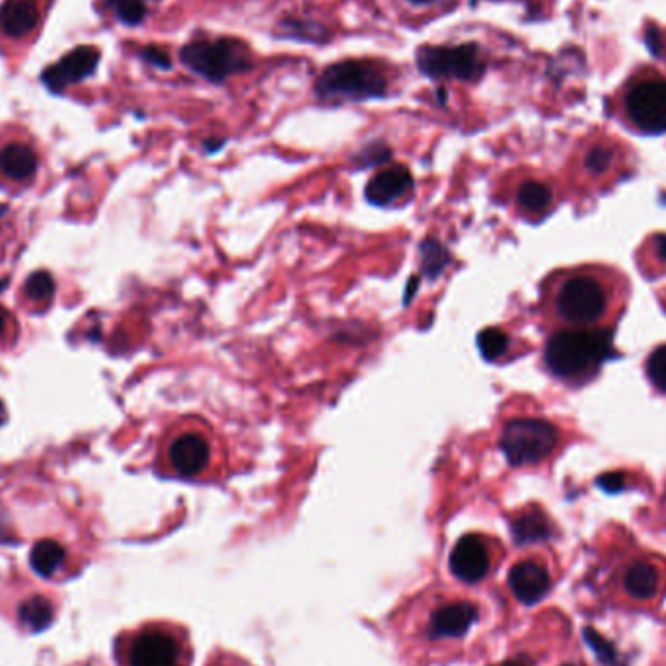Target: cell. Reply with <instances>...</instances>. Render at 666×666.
<instances>
[{"instance_id":"cell-1","label":"cell","mask_w":666,"mask_h":666,"mask_svg":"<svg viewBox=\"0 0 666 666\" xmlns=\"http://www.w3.org/2000/svg\"><path fill=\"white\" fill-rule=\"evenodd\" d=\"M629 296L624 273L585 263L554 273L544 285V318L559 330H614Z\"/></svg>"},{"instance_id":"cell-2","label":"cell","mask_w":666,"mask_h":666,"mask_svg":"<svg viewBox=\"0 0 666 666\" xmlns=\"http://www.w3.org/2000/svg\"><path fill=\"white\" fill-rule=\"evenodd\" d=\"M614 353V330H559L544 349L548 372L569 384L585 386Z\"/></svg>"},{"instance_id":"cell-3","label":"cell","mask_w":666,"mask_h":666,"mask_svg":"<svg viewBox=\"0 0 666 666\" xmlns=\"http://www.w3.org/2000/svg\"><path fill=\"white\" fill-rule=\"evenodd\" d=\"M561 435L557 425L542 417H518L501 431V450L513 466H534L554 456Z\"/></svg>"},{"instance_id":"cell-4","label":"cell","mask_w":666,"mask_h":666,"mask_svg":"<svg viewBox=\"0 0 666 666\" xmlns=\"http://www.w3.org/2000/svg\"><path fill=\"white\" fill-rule=\"evenodd\" d=\"M166 470L182 480H195L215 462V441L205 427H176L162 444Z\"/></svg>"},{"instance_id":"cell-5","label":"cell","mask_w":666,"mask_h":666,"mask_svg":"<svg viewBox=\"0 0 666 666\" xmlns=\"http://www.w3.org/2000/svg\"><path fill=\"white\" fill-rule=\"evenodd\" d=\"M182 63L189 71L207 80L222 82L232 74L244 73L252 67L248 47L238 39L191 41L182 49Z\"/></svg>"},{"instance_id":"cell-6","label":"cell","mask_w":666,"mask_h":666,"mask_svg":"<svg viewBox=\"0 0 666 666\" xmlns=\"http://www.w3.org/2000/svg\"><path fill=\"white\" fill-rule=\"evenodd\" d=\"M386 76L363 61H341L328 67L316 82V92L324 98L370 100L386 92Z\"/></svg>"},{"instance_id":"cell-7","label":"cell","mask_w":666,"mask_h":666,"mask_svg":"<svg viewBox=\"0 0 666 666\" xmlns=\"http://www.w3.org/2000/svg\"><path fill=\"white\" fill-rule=\"evenodd\" d=\"M626 113L633 127L647 135L666 131V80L649 76L633 84L626 94Z\"/></svg>"},{"instance_id":"cell-8","label":"cell","mask_w":666,"mask_h":666,"mask_svg":"<svg viewBox=\"0 0 666 666\" xmlns=\"http://www.w3.org/2000/svg\"><path fill=\"white\" fill-rule=\"evenodd\" d=\"M419 71L431 78L474 80L483 73V63L474 43L458 47H423L417 53Z\"/></svg>"},{"instance_id":"cell-9","label":"cell","mask_w":666,"mask_h":666,"mask_svg":"<svg viewBox=\"0 0 666 666\" xmlns=\"http://www.w3.org/2000/svg\"><path fill=\"white\" fill-rule=\"evenodd\" d=\"M100 61V51L92 45H80L67 53L57 65H51L43 73V82L53 90L61 92L69 84L80 82L96 71Z\"/></svg>"},{"instance_id":"cell-10","label":"cell","mask_w":666,"mask_h":666,"mask_svg":"<svg viewBox=\"0 0 666 666\" xmlns=\"http://www.w3.org/2000/svg\"><path fill=\"white\" fill-rule=\"evenodd\" d=\"M450 569L464 583H478L489 571V550L481 536L460 538L450 554Z\"/></svg>"},{"instance_id":"cell-11","label":"cell","mask_w":666,"mask_h":666,"mask_svg":"<svg viewBox=\"0 0 666 666\" xmlns=\"http://www.w3.org/2000/svg\"><path fill=\"white\" fill-rule=\"evenodd\" d=\"M180 649L174 637L162 631L141 633L129 653V666H178Z\"/></svg>"},{"instance_id":"cell-12","label":"cell","mask_w":666,"mask_h":666,"mask_svg":"<svg viewBox=\"0 0 666 666\" xmlns=\"http://www.w3.org/2000/svg\"><path fill=\"white\" fill-rule=\"evenodd\" d=\"M411 187L413 176L406 166H390L370 178L365 187V197L376 207H388L402 201Z\"/></svg>"},{"instance_id":"cell-13","label":"cell","mask_w":666,"mask_h":666,"mask_svg":"<svg viewBox=\"0 0 666 666\" xmlns=\"http://www.w3.org/2000/svg\"><path fill=\"white\" fill-rule=\"evenodd\" d=\"M509 587L522 604L532 606L550 591V573L538 561H520L509 573Z\"/></svg>"},{"instance_id":"cell-14","label":"cell","mask_w":666,"mask_h":666,"mask_svg":"<svg viewBox=\"0 0 666 666\" xmlns=\"http://www.w3.org/2000/svg\"><path fill=\"white\" fill-rule=\"evenodd\" d=\"M513 199L520 217H524L526 221H542L554 209V187L538 178H526L517 185Z\"/></svg>"},{"instance_id":"cell-15","label":"cell","mask_w":666,"mask_h":666,"mask_svg":"<svg viewBox=\"0 0 666 666\" xmlns=\"http://www.w3.org/2000/svg\"><path fill=\"white\" fill-rule=\"evenodd\" d=\"M39 158L24 143H8L0 148V180L10 185H28L36 178Z\"/></svg>"},{"instance_id":"cell-16","label":"cell","mask_w":666,"mask_h":666,"mask_svg":"<svg viewBox=\"0 0 666 666\" xmlns=\"http://www.w3.org/2000/svg\"><path fill=\"white\" fill-rule=\"evenodd\" d=\"M478 620V608L468 602L448 604L433 612L431 637H460Z\"/></svg>"},{"instance_id":"cell-17","label":"cell","mask_w":666,"mask_h":666,"mask_svg":"<svg viewBox=\"0 0 666 666\" xmlns=\"http://www.w3.org/2000/svg\"><path fill=\"white\" fill-rule=\"evenodd\" d=\"M39 8L36 0H4L0 6V30L14 39L28 36L36 30Z\"/></svg>"},{"instance_id":"cell-18","label":"cell","mask_w":666,"mask_h":666,"mask_svg":"<svg viewBox=\"0 0 666 666\" xmlns=\"http://www.w3.org/2000/svg\"><path fill=\"white\" fill-rule=\"evenodd\" d=\"M513 536L518 544H534L552 536L550 520L540 511H526L513 522Z\"/></svg>"},{"instance_id":"cell-19","label":"cell","mask_w":666,"mask_h":666,"mask_svg":"<svg viewBox=\"0 0 666 666\" xmlns=\"http://www.w3.org/2000/svg\"><path fill=\"white\" fill-rule=\"evenodd\" d=\"M624 585L633 598L647 600L659 589V571L651 563H635L629 567Z\"/></svg>"},{"instance_id":"cell-20","label":"cell","mask_w":666,"mask_h":666,"mask_svg":"<svg viewBox=\"0 0 666 666\" xmlns=\"http://www.w3.org/2000/svg\"><path fill=\"white\" fill-rule=\"evenodd\" d=\"M55 287H57L55 279L49 271H36L24 281L22 295L30 306L41 310L51 304V300L55 296Z\"/></svg>"},{"instance_id":"cell-21","label":"cell","mask_w":666,"mask_h":666,"mask_svg":"<svg viewBox=\"0 0 666 666\" xmlns=\"http://www.w3.org/2000/svg\"><path fill=\"white\" fill-rule=\"evenodd\" d=\"M53 616H55V608L43 596H34L30 600H26L18 610L20 622L30 631H36V633L49 628L51 622H53Z\"/></svg>"},{"instance_id":"cell-22","label":"cell","mask_w":666,"mask_h":666,"mask_svg":"<svg viewBox=\"0 0 666 666\" xmlns=\"http://www.w3.org/2000/svg\"><path fill=\"white\" fill-rule=\"evenodd\" d=\"M63 559H65V550L55 540L37 542L34 550H32V555H30L32 567H34L37 575H41V577H51L59 569Z\"/></svg>"},{"instance_id":"cell-23","label":"cell","mask_w":666,"mask_h":666,"mask_svg":"<svg viewBox=\"0 0 666 666\" xmlns=\"http://www.w3.org/2000/svg\"><path fill=\"white\" fill-rule=\"evenodd\" d=\"M478 349H480L483 359L499 361L511 349V337H509V333L503 332L499 328H487L478 335Z\"/></svg>"},{"instance_id":"cell-24","label":"cell","mask_w":666,"mask_h":666,"mask_svg":"<svg viewBox=\"0 0 666 666\" xmlns=\"http://www.w3.org/2000/svg\"><path fill=\"white\" fill-rule=\"evenodd\" d=\"M616 160V152L614 148L606 147V145H594V147L587 150V154L583 156V170L594 178H604Z\"/></svg>"},{"instance_id":"cell-25","label":"cell","mask_w":666,"mask_h":666,"mask_svg":"<svg viewBox=\"0 0 666 666\" xmlns=\"http://www.w3.org/2000/svg\"><path fill=\"white\" fill-rule=\"evenodd\" d=\"M645 372L657 392L666 394V343L653 349L645 361Z\"/></svg>"},{"instance_id":"cell-26","label":"cell","mask_w":666,"mask_h":666,"mask_svg":"<svg viewBox=\"0 0 666 666\" xmlns=\"http://www.w3.org/2000/svg\"><path fill=\"white\" fill-rule=\"evenodd\" d=\"M583 635H585L587 645L591 647L594 655H596V659L602 665H612L616 661V649H614V645L606 637H602L596 629L585 628Z\"/></svg>"},{"instance_id":"cell-27","label":"cell","mask_w":666,"mask_h":666,"mask_svg":"<svg viewBox=\"0 0 666 666\" xmlns=\"http://www.w3.org/2000/svg\"><path fill=\"white\" fill-rule=\"evenodd\" d=\"M117 16L121 22L129 24V26H137L145 20L147 8L143 4V0H117Z\"/></svg>"},{"instance_id":"cell-28","label":"cell","mask_w":666,"mask_h":666,"mask_svg":"<svg viewBox=\"0 0 666 666\" xmlns=\"http://www.w3.org/2000/svg\"><path fill=\"white\" fill-rule=\"evenodd\" d=\"M645 248H649V256L653 259V277L666 273V234H655Z\"/></svg>"},{"instance_id":"cell-29","label":"cell","mask_w":666,"mask_h":666,"mask_svg":"<svg viewBox=\"0 0 666 666\" xmlns=\"http://www.w3.org/2000/svg\"><path fill=\"white\" fill-rule=\"evenodd\" d=\"M141 57H143L147 63H150V65L158 67V69H170V67H172L170 55H168L164 49H160V47H147V49L141 53Z\"/></svg>"},{"instance_id":"cell-30","label":"cell","mask_w":666,"mask_h":666,"mask_svg":"<svg viewBox=\"0 0 666 666\" xmlns=\"http://www.w3.org/2000/svg\"><path fill=\"white\" fill-rule=\"evenodd\" d=\"M12 330H14V320L8 314V310L0 306V339H4L8 333H12Z\"/></svg>"},{"instance_id":"cell-31","label":"cell","mask_w":666,"mask_h":666,"mask_svg":"<svg viewBox=\"0 0 666 666\" xmlns=\"http://www.w3.org/2000/svg\"><path fill=\"white\" fill-rule=\"evenodd\" d=\"M6 419V409H4V404L0 402V423Z\"/></svg>"},{"instance_id":"cell-32","label":"cell","mask_w":666,"mask_h":666,"mask_svg":"<svg viewBox=\"0 0 666 666\" xmlns=\"http://www.w3.org/2000/svg\"><path fill=\"white\" fill-rule=\"evenodd\" d=\"M413 4H427V2H431V0H411Z\"/></svg>"},{"instance_id":"cell-33","label":"cell","mask_w":666,"mask_h":666,"mask_svg":"<svg viewBox=\"0 0 666 666\" xmlns=\"http://www.w3.org/2000/svg\"><path fill=\"white\" fill-rule=\"evenodd\" d=\"M505 666H522V665H518V663H507V665Z\"/></svg>"},{"instance_id":"cell-34","label":"cell","mask_w":666,"mask_h":666,"mask_svg":"<svg viewBox=\"0 0 666 666\" xmlns=\"http://www.w3.org/2000/svg\"><path fill=\"white\" fill-rule=\"evenodd\" d=\"M567 666H569V665H567Z\"/></svg>"}]
</instances>
